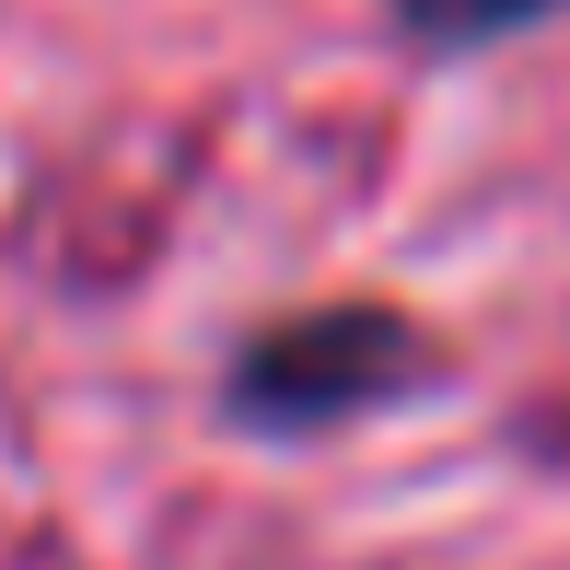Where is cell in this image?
I'll use <instances>...</instances> for the list:
<instances>
[{"label":"cell","instance_id":"1","mask_svg":"<svg viewBox=\"0 0 570 570\" xmlns=\"http://www.w3.org/2000/svg\"><path fill=\"white\" fill-rule=\"evenodd\" d=\"M396 373H407V326L338 303V315H303V326H279V338H256L233 361V420H256V431L350 420V407H373Z\"/></svg>","mask_w":570,"mask_h":570},{"label":"cell","instance_id":"2","mask_svg":"<svg viewBox=\"0 0 570 570\" xmlns=\"http://www.w3.org/2000/svg\"><path fill=\"white\" fill-rule=\"evenodd\" d=\"M396 12H407V36H431V47H478V36H512V23L559 12V0H396Z\"/></svg>","mask_w":570,"mask_h":570}]
</instances>
